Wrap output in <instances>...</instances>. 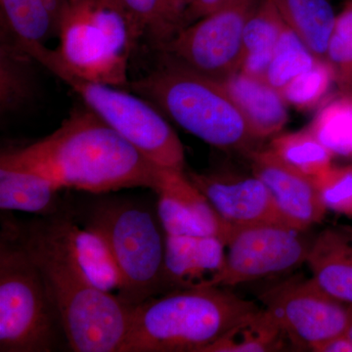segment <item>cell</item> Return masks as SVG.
I'll list each match as a JSON object with an SVG mask.
<instances>
[{"label": "cell", "instance_id": "6da1fadb", "mask_svg": "<svg viewBox=\"0 0 352 352\" xmlns=\"http://www.w3.org/2000/svg\"><path fill=\"white\" fill-rule=\"evenodd\" d=\"M0 168L30 171L60 188L94 194L136 187L157 193L170 171L150 161L85 106L72 112L50 135L2 152Z\"/></svg>", "mask_w": 352, "mask_h": 352}, {"label": "cell", "instance_id": "7a4b0ae2", "mask_svg": "<svg viewBox=\"0 0 352 352\" xmlns=\"http://www.w3.org/2000/svg\"><path fill=\"white\" fill-rule=\"evenodd\" d=\"M17 230L43 274L69 349L120 352L135 305L90 281L69 242L66 214L46 217Z\"/></svg>", "mask_w": 352, "mask_h": 352}, {"label": "cell", "instance_id": "3957f363", "mask_svg": "<svg viewBox=\"0 0 352 352\" xmlns=\"http://www.w3.org/2000/svg\"><path fill=\"white\" fill-rule=\"evenodd\" d=\"M258 307L220 287L153 296L134 307L120 352H206Z\"/></svg>", "mask_w": 352, "mask_h": 352}, {"label": "cell", "instance_id": "277c9868", "mask_svg": "<svg viewBox=\"0 0 352 352\" xmlns=\"http://www.w3.org/2000/svg\"><path fill=\"white\" fill-rule=\"evenodd\" d=\"M182 129L224 151H250L256 138L222 83L166 57L143 78L129 82Z\"/></svg>", "mask_w": 352, "mask_h": 352}, {"label": "cell", "instance_id": "5b68a950", "mask_svg": "<svg viewBox=\"0 0 352 352\" xmlns=\"http://www.w3.org/2000/svg\"><path fill=\"white\" fill-rule=\"evenodd\" d=\"M20 44V43H19ZM36 62L67 83L113 131L138 148L146 157L166 170L185 171L184 148L159 109L138 94L106 83L92 82L74 73L43 44H20Z\"/></svg>", "mask_w": 352, "mask_h": 352}, {"label": "cell", "instance_id": "8992f818", "mask_svg": "<svg viewBox=\"0 0 352 352\" xmlns=\"http://www.w3.org/2000/svg\"><path fill=\"white\" fill-rule=\"evenodd\" d=\"M59 318L38 266L18 235L2 231L0 240V352H51Z\"/></svg>", "mask_w": 352, "mask_h": 352}, {"label": "cell", "instance_id": "52a82bcc", "mask_svg": "<svg viewBox=\"0 0 352 352\" xmlns=\"http://www.w3.org/2000/svg\"><path fill=\"white\" fill-rule=\"evenodd\" d=\"M85 222L112 252L124 302L138 305L164 294L166 234L157 214L134 201L108 200L94 205Z\"/></svg>", "mask_w": 352, "mask_h": 352}, {"label": "cell", "instance_id": "ba28073f", "mask_svg": "<svg viewBox=\"0 0 352 352\" xmlns=\"http://www.w3.org/2000/svg\"><path fill=\"white\" fill-rule=\"evenodd\" d=\"M138 38L122 11L100 0H69L55 50L76 75L122 87L129 85V52Z\"/></svg>", "mask_w": 352, "mask_h": 352}, {"label": "cell", "instance_id": "9c48e42d", "mask_svg": "<svg viewBox=\"0 0 352 352\" xmlns=\"http://www.w3.org/2000/svg\"><path fill=\"white\" fill-rule=\"evenodd\" d=\"M261 2L237 0L183 28L162 47L166 56L214 80L240 71L245 27Z\"/></svg>", "mask_w": 352, "mask_h": 352}, {"label": "cell", "instance_id": "30bf717a", "mask_svg": "<svg viewBox=\"0 0 352 352\" xmlns=\"http://www.w3.org/2000/svg\"><path fill=\"white\" fill-rule=\"evenodd\" d=\"M305 231L283 223L233 226L226 243L221 287H233L296 270L307 263Z\"/></svg>", "mask_w": 352, "mask_h": 352}, {"label": "cell", "instance_id": "8fae6325", "mask_svg": "<svg viewBox=\"0 0 352 352\" xmlns=\"http://www.w3.org/2000/svg\"><path fill=\"white\" fill-rule=\"evenodd\" d=\"M261 300L298 349L314 351L352 323V305L330 295L312 277L278 285Z\"/></svg>", "mask_w": 352, "mask_h": 352}, {"label": "cell", "instance_id": "7c38bea8", "mask_svg": "<svg viewBox=\"0 0 352 352\" xmlns=\"http://www.w3.org/2000/svg\"><path fill=\"white\" fill-rule=\"evenodd\" d=\"M185 175L207 198L221 219L231 226L261 223L289 226L273 200L270 190L254 175H243L230 171L203 173L189 171Z\"/></svg>", "mask_w": 352, "mask_h": 352}, {"label": "cell", "instance_id": "4fadbf2b", "mask_svg": "<svg viewBox=\"0 0 352 352\" xmlns=\"http://www.w3.org/2000/svg\"><path fill=\"white\" fill-rule=\"evenodd\" d=\"M252 175L270 190L275 204L289 226L307 231L325 217L314 179L291 168L270 149L250 154Z\"/></svg>", "mask_w": 352, "mask_h": 352}, {"label": "cell", "instance_id": "5bb4252c", "mask_svg": "<svg viewBox=\"0 0 352 352\" xmlns=\"http://www.w3.org/2000/svg\"><path fill=\"white\" fill-rule=\"evenodd\" d=\"M157 194V214L168 235L217 236L227 243L233 226L217 212L185 171H168Z\"/></svg>", "mask_w": 352, "mask_h": 352}, {"label": "cell", "instance_id": "9a60e30c", "mask_svg": "<svg viewBox=\"0 0 352 352\" xmlns=\"http://www.w3.org/2000/svg\"><path fill=\"white\" fill-rule=\"evenodd\" d=\"M226 245L217 236L168 235L164 294L175 289L221 287Z\"/></svg>", "mask_w": 352, "mask_h": 352}, {"label": "cell", "instance_id": "2e32d148", "mask_svg": "<svg viewBox=\"0 0 352 352\" xmlns=\"http://www.w3.org/2000/svg\"><path fill=\"white\" fill-rule=\"evenodd\" d=\"M217 80L232 97L256 141L278 135L286 126L288 104L265 78L238 71Z\"/></svg>", "mask_w": 352, "mask_h": 352}, {"label": "cell", "instance_id": "e0dca14e", "mask_svg": "<svg viewBox=\"0 0 352 352\" xmlns=\"http://www.w3.org/2000/svg\"><path fill=\"white\" fill-rule=\"evenodd\" d=\"M307 263L322 288L352 305V227L324 229L312 241Z\"/></svg>", "mask_w": 352, "mask_h": 352}, {"label": "cell", "instance_id": "ac0fdd59", "mask_svg": "<svg viewBox=\"0 0 352 352\" xmlns=\"http://www.w3.org/2000/svg\"><path fill=\"white\" fill-rule=\"evenodd\" d=\"M69 0H0L1 30L23 44H43L59 36Z\"/></svg>", "mask_w": 352, "mask_h": 352}, {"label": "cell", "instance_id": "d6986e66", "mask_svg": "<svg viewBox=\"0 0 352 352\" xmlns=\"http://www.w3.org/2000/svg\"><path fill=\"white\" fill-rule=\"evenodd\" d=\"M34 59L8 32L1 30L0 41V112L19 113L36 98Z\"/></svg>", "mask_w": 352, "mask_h": 352}, {"label": "cell", "instance_id": "ffe728a7", "mask_svg": "<svg viewBox=\"0 0 352 352\" xmlns=\"http://www.w3.org/2000/svg\"><path fill=\"white\" fill-rule=\"evenodd\" d=\"M296 347L281 324L266 308L241 318L206 352H270Z\"/></svg>", "mask_w": 352, "mask_h": 352}, {"label": "cell", "instance_id": "44dd1931", "mask_svg": "<svg viewBox=\"0 0 352 352\" xmlns=\"http://www.w3.org/2000/svg\"><path fill=\"white\" fill-rule=\"evenodd\" d=\"M62 188L30 171L0 168V208L51 217L59 214Z\"/></svg>", "mask_w": 352, "mask_h": 352}, {"label": "cell", "instance_id": "7402d4cb", "mask_svg": "<svg viewBox=\"0 0 352 352\" xmlns=\"http://www.w3.org/2000/svg\"><path fill=\"white\" fill-rule=\"evenodd\" d=\"M285 25L273 0H263L244 31V57L240 71L265 78L271 58Z\"/></svg>", "mask_w": 352, "mask_h": 352}, {"label": "cell", "instance_id": "603a6c76", "mask_svg": "<svg viewBox=\"0 0 352 352\" xmlns=\"http://www.w3.org/2000/svg\"><path fill=\"white\" fill-rule=\"evenodd\" d=\"M284 22L315 56L325 58L337 15L329 0H273Z\"/></svg>", "mask_w": 352, "mask_h": 352}, {"label": "cell", "instance_id": "cb8c5ba5", "mask_svg": "<svg viewBox=\"0 0 352 352\" xmlns=\"http://www.w3.org/2000/svg\"><path fill=\"white\" fill-rule=\"evenodd\" d=\"M66 227L74 252L90 281L101 291L118 295L119 268L105 240L87 226L80 228L67 214Z\"/></svg>", "mask_w": 352, "mask_h": 352}, {"label": "cell", "instance_id": "d4e9b609", "mask_svg": "<svg viewBox=\"0 0 352 352\" xmlns=\"http://www.w3.org/2000/svg\"><path fill=\"white\" fill-rule=\"evenodd\" d=\"M270 149L285 164L314 179L332 166L333 153L308 127L275 136Z\"/></svg>", "mask_w": 352, "mask_h": 352}, {"label": "cell", "instance_id": "484cf974", "mask_svg": "<svg viewBox=\"0 0 352 352\" xmlns=\"http://www.w3.org/2000/svg\"><path fill=\"white\" fill-rule=\"evenodd\" d=\"M308 129L333 155L352 156V91L324 104Z\"/></svg>", "mask_w": 352, "mask_h": 352}, {"label": "cell", "instance_id": "4316f807", "mask_svg": "<svg viewBox=\"0 0 352 352\" xmlns=\"http://www.w3.org/2000/svg\"><path fill=\"white\" fill-rule=\"evenodd\" d=\"M138 36L148 34L162 47L182 30L171 0H120Z\"/></svg>", "mask_w": 352, "mask_h": 352}, {"label": "cell", "instance_id": "83f0119b", "mask_svg": "<svg viewBox=\"0 0 352 352\" xmlns=\"http://www.w3.org/2000/svg\"><path fill=\"white\" fill-rule=\"evenodd\" d=\"M318 59L320 58L315 56L302 39L285 25L271 58L265 80L281 91L296 76L311 68Z\"/></svg>", "mask_w": 352, "mask_h": 352}, {"label": "cell", "instance_id": "f1b7e54d", "mask_svg": "<svg viewBox=\"0 0 352 352\" xmlns=\"http://www.w3.org/2000/svg\"><path fill=\"white\" fill-rule=\"evenodd\" d=\"M335 83L332 65L325 58H320L311 68L296 76L280 92L288 106L307 111L325 100Z\"/></svg>", "mask_w": 352, "mask_h": 352}, {"label": "cell", "instance_id": "f546056e", "mask_svg": "<svg viewBox=\"0 0 352 352\" xmlns=\"http://www.w3.org/2000/svg\"><path fill=\"white\" fill-rule=\"evenodd\" d=\"M325 59L332 65L340 91H352V0L337 15Z\"/></svg>", "mask_w": 352, "mask_h": 352}, {"label": "cell", "instance_id": "4dcf8cb0", "mask_svg": "<svg viewBox=\"0 0 352 352\" xmlns=\"http://www.w3.org/2000/svg\"><path fill=\"white\" fill-rule=\"evenodd\" d=\"M327 210L352 217V166H331L314 178Z\"/></svg>", "mask_w": 352, "mask_h": 352}, {"label": "cell", "instance_id": "1f68e13d", "mask_svg": "<svg viewBox=\"0 0 352 352\" xmlns=\"http://www.w3.org/2000/svg\"><path fill=\"white\" fill-rule=\"evenodd\" d=\"M236 1L237 0H187L183 28Z\"/></svg>", "mask_w": 352, "mask_h": 352}, {"label": "cell", "instance_id": "d6a6232c", "mask_svg": "<svg viewBox=\"0 0 352 352\" xmlns=\"http://www.w3.org/2000/svg\"><path fill=\"white\" fill-rule=\"evenodd\" d=\"M315 352H352V342L346 333L331 338L317 346Z\"/></svg>", "mask_w": 352, "mask_h": 352}, {"label": "cell", "instance_id": "836d02e7", "mask_svg": "<svg viewBox=\"0 0 352 352\" xmlns=\"http://www.w3.org/2000/svg\"><path fill=\"white\" fill-rule=\"evenodd\" d=\"M173 6L175 7L176 13L179 16L180 20L183 22L184 20L185 9H186L187 0H171Z\"/></svg>", "mask_w": 352, "mask_h": 352}, {"label": "cell", "instance_id": "e575fe53", "mask_svg": "<svg viewBox=\"0 0 352 352\" xmlns=\"http://www.w3.org/2000/svg\"><path fill=\"white\" fill-rule=\"evenodd\" d=\"M100 1L104 2V3L107 4L109 6L113 7V8L122 11V12L126 15L124 11L122 10V6H120V0H100ZM127 19H129V18H127Z\"/></svg>", "mask_w": 352, "mask_h": 352}, {"label": "cell", "instance_id": "d590c367", "mask_svg": "<svg viewBox=\"0 0 352 352\" xmlns=\"http://www.w3.org/2000/svg\"><path fill=\"white\" fill-rule=\"evenodd\" d=\"M346 333V335L349 336V339H351V340L352 342V323L351 324V325H349V329H347Z\"/></svg>", "mask_w": 352, "mask_h": 352}]
</instances>
